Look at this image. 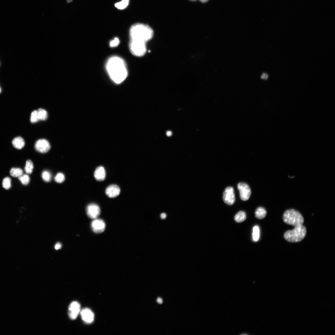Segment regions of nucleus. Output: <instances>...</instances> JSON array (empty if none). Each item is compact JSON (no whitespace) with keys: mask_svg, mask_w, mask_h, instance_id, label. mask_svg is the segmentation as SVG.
I'll return each mask as SVG.
<instances>
[{"mask_svg":"<svg viewBox=\"0 0 335 335\" xmlns=\"http://www.w3.org/2000/svg\"><path fill=\"white\" fill-rule=\"evenodd\" d=\"M106 69L111 80L116 84L121 83L127 77L128 72L125 62L119 57L110 58L107 61Z\"/></svg>","mask_w":335,"mask_h":335,"instance_id":"nucleus-1","label":"nucleus"},{"mask_svg":"<svg viewBox=\"0 0 335 335\" xmlns=\"http://www.w3.org/2000/svg\"><path fill=\"white\" fill-rule=\"evenodd\" d=\"M130 41L146 43L153 38L154 31L149 26L144 24L136 23L131 27L130 31Z\"/></svg>","mask_w":335,"mask_h":335,"instance_id":"nucleus-2","label":"nucleus"},{"mask_svg":"<svg viewBox=\"0 0 335 335\" xmlns=\"http://www.w3.org/2000/svg\"><path fill=\"white\" fill-rule=\"evenodd\" d=\"M307 230L303 225L295 227L294 229L285 232L284 238L290 242H297L302 241L305 237Z\"/></svg>","mask_w":335,"mask_h":335,"instance_id":"nucleus-3","label":"nucleus"},{"mask_svg":"<svg viewBox=\"0 0 335 335\" xmlns=\"http://www.w3.org/2000/svg\"><path fill=\"white\" fill-rule=\"evenodd\" d=\"M283 220L287 224L294 227L303 225L304 221L301 214L293 209L285 211L283 215Z\"/></svg>","mask_w":335,"mask_h":335,"instance_id":"nucleus-4","label":"nucleus"},{"mask_svg":"<svg viewBox=\"0 0 335 335\" xmlns=\"http://www.w3.org/2000/svg\"><path fill=\"white\" fill-rule=\"evenodd\" d=\"M146 43H138L130 41L129 47L133 54L137 57H141L146 54Z\"/></svg>","mask_w":335,"mask_h":335,"instance_id":"nucleus-5","label":"nucleus"},{"mask_svg":"<svg viewBox=\"0 0 335 335\" xmlns=\"http://www.w3.org/2000/svg\"><path fill=\"white\" fill-rule=\"evenodd\" d=\"M241 199L246 201L249 199L251 195V190L248 185L244 182H240L238 185Z\"/></svg>","mask_w":335,"mask_h":335,"instance_id":"nucleus-6","label":"nucleus"},{"mask_svg":"<svg viewBox=\"0 0 335 335\" xmlns=\"http://www.w3.org/2000/svg\"><path fill=\"white\" fill-rule=\"evenodd\" d=\"M223 199L224 202L229 205H233L235 201L234 189L231 187L227 188L223 193Z\"/></svg>","mask_w":335,"mask_h":335,"instance_id":"nucleus-7","label":"nucleus"},{"mask_svg":"<svg viewBox=\"0 0 335 335\" xmlns=\"http://www.w3.org/2000/svg\"><path fill=\"white\" fill-rule=\"evenodd\" d=\"M80 310V305L77 302L74 301L70 304L68 309V314L70 318L75 320L77 317Z\"/></svg>","mask_w":335,"mask_h":335,"instance_id":"nucleus-8","label":"nucleus"},{"mask_svg":"<svg viewBox=\"0 0 335 335\" xmlns=\"http://www.w3.org/2000/svg\"><path fill=\"white\" fill-rule=\"evenodd\" d=\"M86 212L88 216L91 218H97L100 215L101 212L100 207L97 204H89L86 209Z\"/></svg>","mask_w":335,"mask_h":335,"instance_id":"nucleus-9","label":"nucleus"},{"mask_svg":"<svg viewBox=\"0 0 335 335\" xmlns=\"http://www.w3.org/2000/svg\"><path fill=\"white\" fill-rule=\"evenodd\" d=\"M51 145L48 141L45 139H41L35 143V148L37 151L41 153H45L51 149Z\"/></svg>","mask_w":335,"mask_h":335,"instance_id":"nucleus-10","label":"nucleus"},{"mask_svg":"<svg viewBox=\"0 0 335 335\" xmlns=\"http://www.w3.org/2000/svg\"><path fill=\"white\" fill-rule=\"evenodd\" d=\"M91 227L93 231L96 233H101L105 229L106 225L103 220L95 219L92 222Z\"/></svg>","mask_w":335,"mask_h":335,"instance_id":"nucleus-11","label":"nucleus"},{"mask_svg":"<svg viewBox=\"0 0 335 335\" xmlns=\"http://www.w3.org/2000/svg\"><path fill=\"white\" fill-rule=\"evenodd\" d=\"M81 316L83 320L87 324H90L94 320V315L90 309L88 308L83 309L80 312Z\"/></svg>","mask_w":335,"mask_h":335,"instance_id":"nucleus-12","label":"nucleus"},{"mask_svg":"<svg viewBox=\"0 0 335 335\" xmlns=\"http://www.w3.org/2000/svg\"><path fill=\"white\" fill-rule=\"evenodd\" d=\"M120 192V189L118 186L112 185L109 186L107 188L105 193L108 197L114 198L118 196Z\"/></svg>","mask_w":335,"mask_h":335,"instance_id":"nucleus-13","label":"nucleus"},{"mask_svg":"<svg viewBox=\"0 0 335 335\" xmlns=\"http://www.w3.org/2000/svg\"><path fill=\"white\" fill-rule=\"evenodd\" d=\"M106 176V171L103 167L99 166L96 169L94 173V176L97 180L103 181L105 179Z\"/></svg>","mask_w":335,"mask_h":335,"instance_id":"nucleus-14","label":"nucleus"},{"mask_svg":"<svg viewBox=\"0 0 335 335\" xmlns=\"http://www.w3.org/2000/svg\"><path fill=\"white\" fill-rule=\"evenodd\" d=\"M12 144L15 148L20 149L24 147L25 142L23 139L19 136L15 138L12 141Z\"/></svg>","mask_w":335,"mask_h":335,"instance_id":"nucleus-15","label":"nucleus"},{"mask_svg":"<svg viewBox=\"0 0 335 335\" xmlns=\"http://www.w3.org/2000/svg\"><path fill=\"white\" fill-rule=\"evenodd\" d=\"M255 214V217L257 218L262 219L266 217L267 212L264 208L259 207L256 209Z\"/></svg>","mask_w":335,"mask_h":335,"instance_id":"nucleus-16","label":"nucleus"},{"mask_svg":"<svg viewBox=\"0 0 335 335\" xmlns=\"http://www.w3.org/2000/svg\"><path fill=\"white\" fill-rule=\"evenodd\" d=\"M10 174L13 177L19 178L23 175V171L19 168H12L10 170Z\"/></svg>","mask_w":335,"mask_h":335,"instance_id":"nucleus-17","label":"nucleus"},{"mask_svg":"<svg viewBox=\"0 0 335 335\" xmlns=\"http://www.w3.org/2000/svg\"><path fill=\"white\" fill-rule=\"evenodd\" d=\"M246 217L245 212L243 211H240L235 215L234 219L237 222H241L246 219Z\"/></svg>","mask_w":335,"mask_h":335,"instance_id":"nucleus-18","label":"nucleus"},{"mask_svg":"<svg viewBox=\"0 0 335 335\" xmlns=\"http://www.w3.org/2000/svg\"><path fill=\"white\" fill-rule=\"evenodd\" d=\"M260 229L258 226H255L253 229L252 237L254 241H257L259 238Z\"/></svg>","mask_w":335,"mask_h":335,"instance_id":"nucleus-19","label":"nucleus"},{"mask_svg":"<svg viewBox=\"0 0 335 335\" xmlns=\"http://www.w3.org/2000/svg\"><path fill=\"white\" fill-rule=\"evenodd\" d=\"M129 0H122L120 2L115 4V6L119 9H123L126 8L129 4Z\"/></svg>","mask_w":335,"mask_h":335,"instance_id":"nucleus-20","label":"nucleus"},{"mask_svg":"<svg viewBox=\"0 0 335 335\" xmlns=\"http://www.w3.org/2000/svg\"><path fill=\"white\" fill-rule=\"evenodd\" d=\"M34 169V165L32 161L30 160H28L26 161L25 167V170L27 174H31L32 172Z\"/></svg>","mask_w":335,"mask_h":335,"instance_id":"nucleus-21","label":"nucleus"},{"mask_svg":"<svg viewBox=\"0 0 335 335\" xmlns=\"http://www.w3.org/2000/svg\"><path fill=\"white\" fill-rule=\"evenodd\" d=\"M37 111L40 120H44L47 119L48 117V113L45 110L42 109H39Z\"/></svg>","mask_w":335,"mask_h":335,"instance_id":"nucleus-22","label":"nucleus"},{"mask_svg":"<svg viewBox=\"0 0 335 335\" xmlns=\"http://www.w3.org/2000/svg\"><path fill=\"white\" fill-rule=\"evenodd\" d=\"M42 176L43 180L47 182L50 181L52 179L51 173L47 170H45L43 172Z\"/></svg>","mask_w":335,"mask_h":335,"instance_id":"nucleus-23","label":"nucleus"},{"mask_svg":"<svg viewBox=\"0 0 335 335\" xmlns=\"http://www.w3.org/2000/svg\"><path fill=\"white\" fill-rule=\"evenodd\" d=\"M11 179L8 177L5 178L3 181V187L6 190L9 189L11 187Z\"/></svg>","mask_w":335,"mask_h":335,"instance_id":"nucleus-24","label":"nucleus"},{"mask_svg":"<svg viewBox=\"0 0 335 335\" xmlns=\"http://www.w3.org/2000/svg\"><path fill=\"white\" fill-rule=\"evenodd\" d=\"M22 184L25 185H27L30 182V178L27 175H24L18 178Z\"/></svg>","mask_w":335,"mask_h":335,"instance_id":"nucleus-25","label":"nucleus"},{"mask_svg":"<svg viewBox=\"0 0 335 335\" xmlns=\"http://www.w3.org/2000/svg\"><path fill=\"white\" fill-rule=\"evenodd\" d=\"M54 179L56 182L58 183H61L65 180V176L63 173H58Z\"/></svg>","mask_w":335,"mask_h":335,"instance_id":"nucleus-26","label":"nucleus"},{"mask_svg":"<svg viewBox=\"0 0 335 335\" xmlns=\"http://www.w3.org/2000/svg\"><path fill=\"white\" fill-rule=\"evenodd\" d=\"M39 120L37 110H34L32 112L31 116V122L32 123H34L38 121Z\"/></svg>","mask_w":335,"mask_h":335,"instance_id":"nucleus-27","label":"nucleus"},{"mask_svg":"<svg viewBox=\"0 0 335 335\" xmlns=\"http://www.w3.org/2000/svg\"><path fill=\"white\" fill-rule=\"evenodd\" d=\"M120 43L119 39L116 37L114 39L112 40L110 43V46L111 47H115L117 46Z\"/></svg>","mask_w":335,"mask_h":335,"instance_id":"nucleus-28","label":"nucleus"},{"mask_svg":"<svg viewBox=\"0 0 335 335\" xmlns=\"http://www.w3.org/2000/svg\"><path fill=\"white\" fill-rule=\"evenodd\" d=\"M268 74L266 73H264L262 74L261 76V78L264 80H267L268 78Z\"/></svg>","mask_w":335,"mask_h":335,"instance_id":"nucleus-29","label":"nucleus"},{"mask_svg":"<svg viewBox=\"0 0 335 335\" xmlns=\"http://www.w3.org/2000/svg\"><path fill=\"white\" fill-rule=\"evenodd\" d=\"M61 245L60 243H58L55 245V248L56 250H58L61 249Z\"/></svg>","mask_w":335,"mask_h":335,"instance_id":"nucleus-30","label":"nucleus"},{"mask_svg":"<svg viewBox=\"0 0 335 335\" xmlns=\"http://www.w3.org/2000/svg\"><path fill=\"white\" fill-rule=\"evenodd\" d=\"M157 301L159 304H162L163 303V300L160 297H158L157 299Z\"/></svg>","mask_w":335,"mask_h":335,"instance_id":"nucleus-31","label":"nucleus"},{"mask_svg":"<svg viewBox=\"0 0 335 335\" xmlns=\"http://www.w3.org/2000/svg\"><path fill=\"white\" fill-rule=\"evenodd\" d=\"M161 218L163 219H165L166 218V215L165 213H163L161 215Z\"/></svg>","mask_w":335,"mask_h":335,"instance_id":"nucleus-32","label":"nucleus"},{"mask_svg":"<svg viewBox=\"0 0 335 335\" xmlns=\"http://www.w3.org/2000/svg\"><path fill=\"white\" fill-rule=\"evenodd\" d=\"M172 134V133L170 131H168L166 133V135L168 136H171Z\"/></svg>","mask_w":335,"mask_h":335,"instance_id":"nucleus-33","label":"nucleus"},{"mask_svg":"<svg viewBox=\"0 0 335 335\" xmlns=\"http://www.w3.org/2000/svg\"><path fill=\"white\" fill-rule=\"evenodd\" d=\"M209 0H200V1L202 3H205L207 2Z\"/></svg>","mask_w":335,"mask_h":335,"instance_id":"nucleus-34","label":"nucleus"},{"mask_svg":"<svg viewBox=\"0 0 335 335\" xmlns=\"http://www.w3.org/2000/svg\"><path fill=\"white\" fill-rule=\"evenodd\" d=\"M72 1V0H67V2H68V3H70V2H71Z\"/></svg>","mask_w":335,"mask_h":335,"instance_id":"nucleus-35","label":"nucleus"},{"mask_svg":"<svg viewBox=\"0 0 335 335\" xmlns=\"http://www.w3.org/2000/svg\"><path fill=\"white\" fill-rule=\"evenodd\" d=\"M1 87H0V93H1Z\"/></svg>","mask_w":335,"mask_h":335,"instance_id":"nucleus-36","label":"nucleus"}]
</instances>
